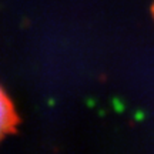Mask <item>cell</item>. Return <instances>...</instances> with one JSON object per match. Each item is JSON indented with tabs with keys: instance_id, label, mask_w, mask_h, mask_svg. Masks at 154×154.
<instances>
[{
	"instance_id": "cell-1",
	"label": "cell",
	"mask_w": 154,
	"mask_h": 154,
	"mask_svg": "<svg viewBox=\"0 0 154 154\" xmlns=\"http://www.w3.org/2000/svg\"><path fill=\"white\" fill-rule=\"evenodd\" d=\"M17 114L14 106L9 99V96L5 93V90L0 87V143L14 131L17 126Z\"/></svg>"
},
{
	"instance_id": "cell-2",
	"label": "cell",
	"mask_w": 154,
	"mask_h": 154,
	"mask_svg": "<svg viewBox=\"0 0 154 154\" xmlns=\"http://www.w3.org/2000/svg\"><path fill=\"white\" fill-rule=\"evenodd\" d=\"M153 14H154V5H153Z\"/></svg>"
}]
</instances>
